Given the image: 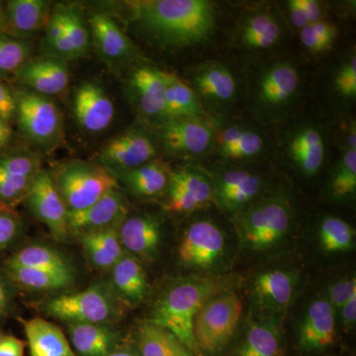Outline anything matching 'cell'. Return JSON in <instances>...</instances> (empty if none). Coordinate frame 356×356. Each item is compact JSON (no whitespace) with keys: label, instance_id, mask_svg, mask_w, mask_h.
<instances>
[{"label":"cell","instance_id":"obj_1","mask_svg":"<svg viewBox=\"0 0 356 356\" xmlns=\"http://www.w3.org/2000/svg\"><path fill=\"white\" fill-rule=\"evenodd\" d=\"M131 6L140 28L165 46L197 44L214 28L213 6L206 0H151Z\"/></svg>","mask_w":356,"mask_h":356},{"label":"cell","instance_id":"obj_2","mask_svg":"<svg viewBox=\"0 0 356 356\" xmlns=\"http://www.w3.org/2000/svg\"><path fill=\"white\" fill-rule=\"evenodd\" d=\"M222 282L194 278L170 288L159 300L149 323L172 332L188 348L197 350L193 336L194 318L213 296L222 292Z\"/></svg>","mask_w":356,"mask_h":356},{"label":"cell","instance_id":"obj_3","mask_svg":"<svg viewBox=\"0 0 356 356\" xmlns=\"http://www.w3.org/2000/svg\"><path fill=\"white\" fill-rule=\"evenodd\" d=\"M51 177L69 212L86 209L107 192L118 189L111 172L83 161L65 163Z\"/></svg>","mask_w":356,"mask_h":356},{"label":"cell","instance_id":"obj_4","mask_svg":"<svg viewBox=\"0 0 356 356\" xmlns=\"http://www.w3.org/2000/svg\"><path fill=\"white\" fill-rule=\"evenodd\" d=\"M243 304L233 292L215 295L198 312L193 323L197 350L216 353L229 343L242 317Z\"/></svg>","mask_w":356,"mask_h":356},{"label":"cell","instance_id":"obj_5","mask_svg":"<svg viewBox=\"0 0 356 356\" xmlns=\"http://www.w3.org/2000/svg\"><path fill=\"white\" fill-rule=\"evenodd\" d=\"M116 297L109 288L95 284L84 291L49 300L44 310L51 317L70 324H107L118 315Z\"/></svg>","mask_w":356,"mask_h":356},{"label":"cell","instance_id":"obj_6","mask_svg":"<svg viewBox=\"0 0 356 356\" xmlns=\"http://www.w3.org/2000/svg\"><path fill=\"white\" fill-rule=\"evenodd\" d=\"M15 95L16 116L21 132L42 149H51L62 139L63 119L55 102L32 90Z\"/></svg>","mask_w":356,"mask_h":356},{"label":"cell","instance_id":"obj_7","mask_svg":"<svg viewBox=\"0 0 356 356\" xmlns=\"http://www.w3.org/2000/svg\"><path fill=\"white\" fill-rule=\"evenodd\" d=\"M291 217L287 206L271 201L257 206L241 218V235L252 250L273 247L287 233Z\"/></svg>","mask_w":356,"mask_h":356},{"label":"cell","instance_id":"obj_8","mask_svg":"<svg viewBox=\"0 0 356 356\" xmlns=\"http://www.w3.org/2000/svg\"><path fill=\"white\" fill-rule=\"evenodd\" d=\"M37 219L44 222L57 240L69 238V211L60 196L51 173L41 170L33 181L31 191L26 199Z\"/></svg>","mask_w":356,"mask_h":356},{"label":"cell","instance_id":"obj_9","mask_svg":"<svg viewBox=\"0 0 356 356\" xmlns=\"http://www.w3.org/2000/svg\"><path fill=\"white\" fill-rule=\"evenodd\" d=\"M156 154L151 140L139 132H127L110 140L98 154L105 170L114 177L146 165Z\"/></svg>","mask_w":356,"mask_h":356},{"label":"cell","instance_id":"obj_10","mask_svg":"<svg viewBox=\"0 0 356 356\" xmlns=\"http://www.w3.org/2000/svg\"><path fill=\"white\" fill-rule=\"evenodd\" d=\"M221 229L209 221L193 222L178 247L180 261L187 266L207 268L216 264L224 252Z\"/></svg>","mask_w":356,"mask_h":356},{"label":"cell","instance_id":"obj_11","mask_svg":"<svg viewBox=\"0 0 356 356\" xmlns=\"http://www.w3.org/2000/svg\"><path fill=\"white\" fill-rule=\"evenodd\" d=\"M127 214V206L118 189L107 192L86 209L69 212L70 233H84L115 228Z\"/></svg>","mask_w":356,"mask_h":356},{"label":"cell","instance_id":"obj_12","mask_svg":"<svg viewBox=\"0 0 356 356\" xmlns=\"http://www.w3.org/2000/svg\"><path fill=\"white\" fill-rule=\"evenodd\" d=\"M74 112L81 128L88 132L98 133L108 128L113 121L115 107L99 84L86 83L77 89Z\"/></svg>","mask_w":356,"mask_h":356},{"label":"cell","instance_id":"obj_13","mask_svg":"<svg viewBox=\"0 0 356 356\" xmlns=\"http://www.w3.org/2000/svg\"><path fill=\"white\" fill-rule=\"evenodd\" d=\"M21 83L47 97L65 92L70 72L65 60L48 57L29 60L15 72Z\"/></svg>","mask_w":356,"mask_h":356},{"label":"cell","instance_id":"obj_14","mask_svg":"<svg viewBox=\"0 0 356 356\" xmlns=\"http://www.w3.org/2000/svg\"><path fill=\"white\" fill-rule=\"evenodd\" d=\"M213 131L200 118L172 119L161 129L165 149L172 153L201 154L209 147Z\"/></svg>","mask_w":356,"mask_h":356},{"label":"cell","instance_id":"obj_15","mask_svg":"<svg viewBox=\"0 0 356 356\" xmlns=\"http://www.w3.org/2000/svg\"><path fill=\"white\" fill-rule=\"evenodd\" d=\"M168 209L173 212H191L212 198L210 182L200 172L180 170L172 172L168 185Z\"/></svg>","mask_w":356,"mask_h":356},{"label":"cell","instance_id":"obj_16","mask_svg":"<svg viewBox=\"0 0 356 356\" xmlns=\"http://www.w3.org/2000/svg\"><path fill=\"white\" fill-rule=\"evenodd\" d=\"M336 339L334 309L330 302L318 300L312 303L301 329L300 344L306 350H322L331 346Z\"/></svg>","mask_w":356,"mask_h":356},{"label":"cell","instance_id":"obj_17","mask_svg":"<svg viewBox=\"0 0 356 356\" xmlns=\"http://www.w3.org/2000/svg\"><path fill=\"white\" fill-rule=\"evenodd\" d=\"M50 2L13 0L6 6V29L16 37H28L44 29L51 16Z\"/></svg>","mask_w":356,"mask_h":356},{"label":"cell","instance_id":"obj_18","mask_svg":"<svg viewBox=\"0 0 356 356\" xmlns=\"http://www.w3.org/2000/svg\"><path fill=\"white\" fill-rule=\"evenodd\" d=\"M72 350L79 356H107L118 348L120 336L108 324H69Z\"/></svg>","mask_w":356,"mask_h":356},{"label":"cell","instance_id":"obj_19","mask_svg":"<svg viewBox=\"0 0 356 356\" xmlns=\"http://www.w3.org/2000/svg\"><path fill=\"white\" fill-rule=\"evenodd\" d=\"M89 22L96 48L104 60L115 64L132 56V43L111 17L95 13Z\"/></svg>","mask_w":356,"mask_h":356},{"label":"cell","instance_id":"obj_20","mask_svg":"<svg viewBox=\"0 0 356 356\" xmlns=\"http://www.w3.org/2000/svg\"><path fill=\"white\" fill-rule=\"evenodd\" d=\"M130 86L143 114L166 121L165 86L161 70L149 67L136 70L131 76Z\"/></svg>","mask_w":356,"mask_h":356},{"label":"cell","instance_id":"obj_21","mask_svg":"<svg viewBox=\"0 0 356 356\" xmlns=\"http://www.w3.org/2000/svg\"><path fill=\"white\" fill-rule=\"evenodd\" d=\"M31 356H76L72 344L57 325L42 318L24 321Z\"/></svg>","mask_w":356,"mask_h":356},{"label":"cell","instance_id":"obj_22","mask_svg":"<svg viewBox=\"0 0 356 356\" xmlns=\"http://www.w3.org/2000/svg\"><path fill=\"white\" fill-rule=\"evenodd\" d=\"M122 247L138 257H149L161 240V229L156 219L149 216L129 218L118 232Z\"/></svg>","mask_w":356,"mask_h":356},{"label":"cell","instance_id":"obj_23","mask_svg":"<svg viewBox=\"0 0 356 356\" xmlns=\"http://www.w3.org/2000/svg\"><path fill=\"white\" fill-rule=\"evenodd\" d=\"M112 285L118 298L130 305L146 296L147 282L144 268L132 255L124 254L112 267Z\"/></svg>","mask_w":356,"mask_h":356},{"label":"cell","instance_id":"obj_24","mask_svg":"<svg viewBox=\"0 0 356 356\" xmlns=\"http://www.w3.org/2000/svg\"><path fill=\"white\" fill-rule=\"evenodd\" d=\"M172 172L161 161H149L130 172L116 175L136 195L154 197L163 193L170 185Z\"/></svg>","mask_w":356,"mask_h":356},{"label":"cell","instance_id":"obj_25","mask_svg":"<svg viewBox=\"0 0 356 356\" xmlns=\"http://www.w3.org/2000/svg\"><path fill=\"white\" fill-rule=\"evenodd\" d=\"M165 86L166 121L197 118L202 113L195 93L175 74L161 72Z\"/></svg>","mask_w":356,"mask_h":356},{"label":"cell","instance_id":"obj_26","mask_svg":"<svg viewBox=\"0 0 356 356\" xmlns=\"http://www.w3.org/2000/svg\"><path fill=\"white\" fill-rule=\"evenodd\" d=\"M261 178L243 170H233L220 178L218 195L225 207L236 209L250 202L259 193Z\"/></svg>","mask_w":356,"mask_h":356},{"label":"cell","instance_id":"obj_27","mask_svg":"<svg viewBox=\"0 0 356 356\" xmlns=\"http://www.w3.org/2000/svg\"><path fill=\"white\" fill-rule=\"evenodd\" d=\"M139 353L140 356H192L175 334L149 322L140 327Z\"/></svg>","mask_w":356,"mask_h":356},{"label":"cell","instance_id":"obj_28","mask_svg":"<svg viewBox=\"0 0 356 356\" xmlns=\"http://www.w3.org/2000/svg\"><path fill=\"white\" fill-rule=\"evenodd\" d=\"M6 267L39 269V270L74 273L64 255L46 245H33L15 252L7 261Z\"/></svg>","mask_w":356,"mask_h":356},{"label":"cell","instance_id":"obj_29","mask_svg":"<svg viewBox=\"0 0 356 356\" xmlns=\"http://www.w3.org/2000/svg\"><path fill=\"white\" fill-rule=\"evenodd\" d=\"M294 284L291 275L282 270L261 273L254 280V292L262 304L270 308H285L291 301Z\"/></svg>","mask_w":356,"mask_h":356},{"label":"cell","instance_id":"obj_30","mask_svg":"<svg viewBox=\"0 0 356 356\" xmlns=\"http://www.w3.org/2000/svg\"><path fill=\"white\" fill-rule=\"evenodd\" d=\"M290 154L304 172L315 175L323 165L325 156L322 135L313 128L305 129L293 138Z\"/></svg>","mask_w":356,"mask_h":356},{"label":"cell","instance_id":"obj_31","mask_svg":"<svg viewBox=\"0 0 356 356\" xmlns=\"http://www.w3.org/2000/svg\"><path fill=\"white\" fill-rule=\"evenodd\" d=\"M7 274L16 284L35 291H51L69 287L74 282V273L39 270V269L6 267Z\"/></svg>","mask_w":356,"mask_h":356},{"label":"cell","instance_id":"obj_32","mask_svg":"<svg viewBox=\"0 0 356 356\" xmlns=\"http://www.w3.org/2000/svg\"><path fill=\"white\" fill-rule=\"evenodd\" d=\"M299 84L296 70L289 65H278L266 72L261 83V95L264 102L280 104L286 102Z\"/></svg>","mask_w":356,"mask_h":356},{"label":"cell","instance_id":"obj_33","mask_svg":"<svg viewBox=\"0 0 356 356\" xmlns=\"http://www.w3.org/2000/svg\"><path fill=\"white\" fill-rule=\"evenodd\" d=\"M282 341L280 331L271 323L255 324L248 330L238 356H280Z\"/></svg>","mask_w":356,"mask_h":356},{"label":"cell","instance_id":"obj_34","mask_svg":"<svg viewBox=\"0 0 356 356\" xmlns=\"http://www.w3.org/2000/svg\"><path fill=\"white\" fill-rule=\"evenodd\" d=\"M198 90L205 96L228 100L236 92V81L231 72L220 65L207 67L195 77Z\"/></svg>","mask_w":356,"mask_h":356},{"label":"cell","instance_id":"obj_35","mask_svg":"<svg viewBox=\"0 0 356 356\" xmlns=\"http://www.w3.org/2000/svg\"><path fill=\"white\" fill-rule=\"evenodd\" d=\"M355 238V229L339 218H327L321 225V245L325 252H348L353 248Z\"/></svg>","mask_w":356,"mask_h":356},{"label":"cell","instance_id":"obj_36","mask_svg":"<svg viewBox=\"0 0 356 356\" xmlns=\"http://www.w3.org/2000/svg\"><path fill=\"white\" fill-rule=\"evenodd\" d=\"M278 37L280 26L267 14L254 16L243 27V42L250 48H269L276 43Z\"/></svg>","mask_w":356,"mask_h":356},{"label":"cell","instance_id":"obj_37","mask_svg":"<svg viewBox=\"0 0 356 356\" xmlns=\"http://www.w3.org/2000/svg\"><path fill=\"white\" fill-rule=\"evenodd\" d=\"M31 51L24 40L0 37V74H15L30 60Z\"/></svg>","mask_w":356,"mask_h":356},{"label":"cell","instance_id":"obj_38","mask_svg":"<svg viewBox=\"0 0 356 356\" xmlns=\"http://www.w3.org/2000/svg\"><path fill=\"white\" fill-rule=\"evenodd\" d=\"M332 193L334 197L343 198L353 195L356 191V149L355 147L348 149L332 180Z\"/></svg>","mask_w":356,"mask_h":356},{"label":"cell","instance_id":"obj_39","mask_svg":"<svg viewBox=\"0 0 356 356\" xmlns=\"http://www.w3.org/2000/svg\"><path fill=\"white\" fill-rule=\"evenodd\" d=\"M65 33L74 48L76 58L83 57L89 48V32L83 14L74 6H64Z\"/></svg>","mask_w":356,"mask_h":356},{"label":"cell","instance_id":"obj_40","mask_svg":"<svg viewBox=\"0 0 356 356\" xmlns=\"http://www.w3.org/2000/svg\"><path fill=\"white\" fill-rule=\"evenodd\" d=\"M34 179L15 177L0 170V205L10 208L26 200Z\"/></svg>","mask_w":356,"mask_h":356},{"label":"cell","instance_id":"obj_41","mask_svg":"<svg viewBox=\"0 0 356 356\" xmlns=\"http://www.w3.org/2000/svg\"><path fill=\"white\" fill-rule=\"evenodd\" d=\"M337 28L325 21H318L301 30V41L312 53H322L334 43Z\"/></svg>","mask_w":356,"mask_h":356},{"label":"cell","instance_id":"obj_42","mask_svg":"<svg viewBox=\"0 0 356 356\" xmlns=\"http://www.w3.org/2000/svg\"><path fill=\"white\" fill-rule=\"evenodd\" d=\"M41 170L40 159L33 153L19 152L0 156V170L15 177L35 178Z\"/></svg>","mask_w":356,"mask_h":356},{"label":"cell","instance_id":"obj_43","mask_svg":"<svg viewBox=\"0 0 356 356\" xmlns=\"http://www.w3.org/2000/svg\"><path fill=\"white\" fill-rule=\"evenodd\" d=\"M262 139L261 136L254 132L243 131L233 144L221 149L222 156L229 159H245L254 156L259 153L262 149Z\"/></svg>","mask_w":356,"mask_h":356},{"label":"cell","instance_id":"obj_44","mask_svg":"<svg viewBox=\"0 0 356 356\" xmlns=\"http://www.w3.org/2000/svg\"><path fill=\"white\" fill-rule=\"evenodd\" d=\"M20 229V220L6 206L0 205V250L13 242Z\"/></svg>","mask_w":356,"mask_h":356},{"label":"cell","instance_id":"obj_45","mask_svg":"<svg viewBox=\"0 0 356 356\" xmlns=\"http://www.w3.org/2000/svg\"><path fill=\"white\" fill-rule=\"evenodd\" d=\"M337 88L339 92L348 97L356 95V60L355 58L339 72L337 77Z\"/></svg>","mask_w":356,"mask_h":356},{"label":"cell","instance_id":"obj_46","mask_svg":"<svg viewBox=\"0 0 356 356\" xmlns=\"http://www.w3.org/2000/svg\"><path fill=\"white\" fill-rule=\"evenodd\" d=\"M356 293L355 278L339 281L336 284L332 285L330 290V297H331V304L332 308L341 309L346 301Z\"/></svg>","mask_w":356,"mask_h":356},{"label":"cell","instance_id":"obj_47","mask_svg":"<svg viewBox=\"0 0 356 356\" xmlns=\"http://www.w3.org/2000/svg\"><path fill=\"white\" fill-rule=\"evenodd\" d=\"M16 100L15 95L6 84L0 81V117L9 122L15 116Z\"/></svg>","mask_w":356,"mask_h":356},{"label":"cell","instance_id":"obj_48","mask_svg":"<svg viewBox=\"0 0 356 356\" xmlns=\"http://www.w3.org/2000/svg\"><path fill=\"white\" fill-rule=\"evenodd\" d=\"M293 1L301 11L302 15L305 18L308 25L320 21L322 10H321L320 3L318 1H315V0H293Z\"/></svg>","mask_w":356,"mask_h":356},{"label":"cell","instance_id":"obj_49","mask_svg":"<svg viewBox=\"0 0 356 356\" xmlns=\"http://www.w3.org/2000/svg\"><path fill=\"white\" fill-rule=\"evenodd\" d=\"M24 341L13 336L2 337L0 356H24Z\"/></svg>","mask_w":356,"mask_h":356},{"label":"cell","instance_id":"obj_50","mask_svg":"<svg viewBox=\"0 0 356 356\" xmlns=\"http://www.w3.org/2000/svg\"><path fill=\"white\" fill-rule=\"evenodd\" d=\"M341 318L346 327H353L356 320V293L341 307Z\"/></svg>","mask_w":356,"mask_h":356},{"label":"cell","instance_id":"obj_51","mask_svg":"<svg viewBox=\"0 0 356 356\" xmlns=\"http://www.w3.org/2000/svg\"><path fill=\"white\" fill-rule=\"evenodd\" d=\"M13 138V129L9 126L8 122L0 117V149L8 144Z\"/></svg>","mask_w":356,"mask_h":356},{"label":"cell","instance_id":"obj_52","mask_svg":"<svg viewBox=\"0 0 356 356\" xmlns=\"http://www.w3.org/2000/svg\"><path fill=\"white\" fill-rule=\"evenodd\" d=\"M8 288H7L6 282L0 276V315H2L6 311L7 307H8Z\"/></svg>","mask_w":356,"mask_h":356},{"label":"cell","instance_id":"obj_53","mask_svg":"<svg viewBox=\"0 0 356 356\" xmlns=\"http://www.w3.org/2000/svg\"><path fill=\"white\" fill-rule=\"evenodd\" d=\"M107 356H140L138 353H136L135 351L132 350H129V348H116L114 351H112L111 353H109Z\"/></svg>","mask_w":356,"mask_h":356},{"label":"cell","instance_id":"obj_54","mask_svg":"<svg viewBox=\"0 0 356 356\" xmlns=\"http://www.w3.org/2000/svg\"><path fill=\"white\" fill-rule=\"evenodd\" d=\"M4 29H6V15H4L2 9L0 8V32Z\"/></svg>","mask_w":356,"mask_h":356},{"label":"cell","instance_id":"obj_55","mask_svg":"<svg viewBox=\"0 0 356 356\" xmlns=\"http://www.w3.org/2000/svg\"><path fill=\"white\" fill-rule=\"evenodd\" d=\"M2 337H3V336H2L1 334H0V341H1Z\"/></svg>","mask_w":356,"mask_h":356}]
</instances>
